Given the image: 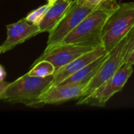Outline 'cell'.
<instances>
[{
  "mask_svg": "<svg viewBox=\"0 0 134 134\" xmlns=\"http://www.w3.org/2000/svg\"><path fill=\"white\" fill-rule=\"evenodd\" d=\"M54 75L44 78L31 76L27 73L13 82H9L5 90L0 93L2 100L11 104H24L32 107L35 101L50 88Z\"/></svg>",
  "mask_w": 134,
  "mask_h": 134,
  "instance_id": "1",
  "label": "cell"
},
{
  "mask_svg": "<svg viewBox=\"0 0 134 134\" xmlns=\"http://www.w3.org/2000/svg\"><path fill=\"white\" fill-rule=\"evenodd\" d=\"M114 10L105 8L95 9L59 44H74L93 48L102 46L103 27L107 19Z\"/></svg>",
  "mask_w": 134,
  "mask_h": 134,
  "instance_id": "2",
  "label": "cell"
},
{
  "mask_svg": "<svg viewBox=\"0 0 134 134\" xmlns=\"http://www.w3.org/2000/svg\"><path fill=\"white\" fill-rule=\"evenodd\" d=\"M134 26V2H124L110 14L102 31L103 46L110 53L126 38Z\"/></svg>",
  "mask_w": 134,
  "mask_h": 134,
  "instance_id": "3",
  "label": "cell"
},
{
  "mask_svg": "<svg viewBox=\"0 0 134 134\" xmlns=\"http://www.w3.org/2000/svg\"><path fill=\"white\" fill-rule=\"evenodd\" d=\"M127 43L126 37L124 38L115 48H114L108 55L107 59L102 64L97 74L87 85L84 93L78 100L77 104H84L86 100L109 79H111L116 71L123 64L125 57V48Z\"/></svg>",
  "mask_w": 134,
  "mask_h": 134,
  "instance_id": "4",
  "label": "cell"
},
{
  "mask_svg": "<svg viewBox=\"0 0 134 134\" xmlns=\"http://www.w3.org/2000/svg\"><path fill=\"white\" fill-rule=\"evenodd\" d=\"M94 10L95 9L82 4L79 0H73L64 17L56 27L49 32L46 49H49L61 42L72 30Z\"/></svg>",
  "mask_w": 134,
  "mask_h": 134,
  "instance_id": "5",
  "label": "cell"
},
{
  "mask_svg": "<svg viewBox=\"0 0 134 134\" xmlns=\"http://www.w3.org/2000/svg\"><path fill=\"white\" fill-rule=\"evenodd\" d=\"M133 65L123 64L116 73L104 84L99 87L85 102L84 104L104 107L108 100L120 92L133 74Z\"/></svg>",
  "mask_w": 134,
  "mask_h": 134,
  "instance_id": "6",
  "label": "cell"
},
{
  "mask_svg": "<svg viewBox=\"0 0 134 134\" xmlns=\"http://www.w3.org/2000/svg\"><path fill=\"white\" fill-rule=\"evenodd\" d=\"M95 48L82 46L74 44H57L49 49H46L43 53L36 59L35 63L41 60H47L53 64L56 72L66 66L81 55L90 52ZM55 72V73H56Z\"/></svg>",
  "mask_w": 134,
  "mask_h": 134,
  "instance_id": "7",
  "label": "cell"
},
{
  "mask_svg": "<svg viewBox=\"0 0 134 134\" xmlns=\"http://www.w3.org/2000/svg\"><path fill=\"white\" fill-rule=\"evenodd\" d=\"M6 30L7 37L0 46L1 53H6L17 45L24 42L38 34H40L38 26L27 22L25 18L7 25Z\"/></svg>",
  "mask_w": 134,
  "mask_h": 134,
  "instance_id": "8",
  "label": "cell"
},
{
  "mask_svg": "<svg viewBox=\"0 0 134 134\" xmlns=\"http://www.w3.org/2000/svg\"><path fill=\"white\" fill-rule=\"evenodd\" d=\"M87 85L57 86L48 89L34 104L32 107L45 104H56L74 99H79L85 92Z\"/></svg>",
  "mask_w": 134,
  "mask_h": 134,
  "instance_id": "9",
  "label": "cell"
},
{
  "mask_svg": "<svg viewBox=\"0 0 134 134\" xmlns=\"http://www.w3.org/2000/svg\"><path fill=\"white\" fill-rule=\"evenodd\" d=\"M107 53H107L105 48L102 46L81 55L66 66L60 68L57 72L54 74V79L50 87H53L59 85L61 82L68 79L73 74L82 70L83 68H85L90 63L93 62L99 57Z\"/></svg>",
  "mask_w": 134,
  "mask_h": 134,
  "instance_id": "10",
  "label": "cell"
},
{
  "mask_svg": "<svg viewBox=\"0 0 134 134\" xmlns=\"http://www.w3.org/2000/svg\"><path fill=\"white\" fill-rule=\"evenodd\" d=\"M73 0H57L52 4L38 24L40 33L50 32L64 17Z\"/></svg>",
  "mask_w": 134,
  "mask_h": 134,
  "instance_id": "11",
  "label": "cell"
},
{
  "mask_svg": "<svg viewBox=\"0 0 134 134\" xmlns=\"http://www.w3.org/2000/svg\"><path fill=\"white\" fill-rule=\"evenodd\" d=\"M108 53L99 57L93 62L90 63L82 70L73 74L57 86H68V85H88L89 82L93 79L94 75L98 71L99 68L107 59Z\"/></svg>",
  "mask_w": 134,
  "mask_h": 134,
  "instance_id": "12",
  "label": "cell"
},
{
  "mask_svg": "<svg viewBox=\"0 0 134 134\" xmlns=\"http://www.w3.org/2000/svg\"><path fill=\"white\" fill-rule=\"evenodd\" d=\"M55 72V67L52 63L47 60H41L33 64V66L28 71V74L31 76L44 78L49 75H53Z\"/></svg>",
  "mask_w": 134,
  "mask_h": 134,
  "instance_id": "13",
  "label": "cell"
},
{
  "mask_svg": "<svg viewBox=\"0 0 134 134\" xmlns=\"http://www.w3.org/2000/svg\"><path fill=\"white\" fill-rule=\"evenodd\" d=\"M79 2L95 9L100 8L115 9L119 5L116 0H79Z\"/></svg>",
  "mask_w": 134,
  "mask_h": 134,
  "instance_id": "14",
  "label": "cell"
},
{
  "mask_svg": "<svg viewBox=\"0 0 134 134\" xmlns=\"http://www.w3.org/2000/svg\"><path fill=\"white\" fill-rule=\"evenodd\" d=\"M49 6H50V5L47 3L46 5H43L38 7V9L32 10L31 13H29L27 14V16L25 17V20L31 24L38 26V24L43 19L44 16L46 15V12L48 11Z\"/></svg>",
  "mask_w": 134,
  "mask_h": 134,
  "instance_id": "15",
  "label": "cell"
},
{
  "mask_svg": "<svg viewBox=\"0 0 134 134\" xmlns=\"http://www.w3.org/2000/svg\"><path fill=\"white\" fill-rule=\"evenodd\" d=\"M126 38H127V43L125 48V56H126L134 49V26L130 31V33L128 34V35L126 36Z\"/></svg>",
  "mask_w": 134,
  "mask_h": 134,
  "instance_id": "16",
  "label": "cell"
},
{
  "mask_svg": "<svg viewBox=\"0 0 134 134\" xmlns=\"http://www.w3.org/2000/svg\"><path fill=\"white\" fill-rule=\"evenodd\" d=\"M123 64L134 65V49L123 58Z\"/></svg>",
  "mask_w": 134,
  "mask_h": 134,
  "instance_id": "17",
  "label": "cell"
},
{
  "mask_svg": "<svg viewBox=\"0 0 134 134\" xmlns=\"http://www.w3.org/2000/svg\"><path fill=\"white\" fill-rule=\"evenodd\" d=\"M6 76V71H5L2 65L0 66V81H4L5 78Z\"/></svg>",
  "mask_w": 134,
  "mask_h": 134,
  "instance_id": "18",
  "label": "cell"
},
{
  "mask_svg": "<svg viewBox=\"0 0 134 134\" xmlns=\"http://www.w3.org/2000/svg\"><path fill=\"white\" fill-rule=\"evenodd\" d=\"M56 1H57V0H47V2H48V4H49V5H51L53 4Z\"/></svg>",
  "mask_w": 134,
  "mask_h": 134,
  "instance_id": "19",
  "label": "cell"
}]
</instances>
